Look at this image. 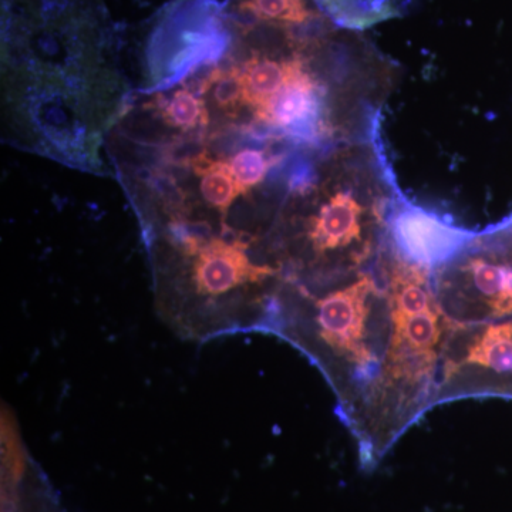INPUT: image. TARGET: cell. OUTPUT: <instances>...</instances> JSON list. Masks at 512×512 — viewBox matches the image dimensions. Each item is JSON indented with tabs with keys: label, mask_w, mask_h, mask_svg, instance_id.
I'll list each match as a JSON object with an SVG mask.
<instances>
[{
	"label": "cell",
	"mask_w": 512,
	"mask_h": 512,
	"mask_svg": "<svg viewBox=\"0 0 512 512\" xmlns=\"http://www.w3.org/2000/svg\"><path fill=\"white\" fill-rule=\"evenodd\" d=\"M156 309L180 338L207 342L245 328L249 291L275 275L234 231L170 227L153 242Z\"/></svg>",
	"instance_id": "cell-1"
},
{
	"label": "cell",
	"mask_w": 512,
	"mask_h": 512,
	"mask_svg": "<svg viewBox=\"0 0 512 512\" xmlns=\"http://www.w3.org/2000/svg\"><path fill=\"white\" fill-rule=\"evenodd\" d=\"M192 173L198 177L202 204L221 218L225 225L229 210L238 197L245 195L225 158L200 156L191 160Z\"/></svg>",
	"instance_id": "cell-10"
},
{
	"label": "cell",
	"mask_w": 512,
	"mask_h": 512,
	"mask_svg": "<svg viewBox=\"0 0 512 512\" xmlns=\"http://www.w3.org/2000/svg\"><path fill=\"white\" fill-rule=\"evenodd\" d=\"M234 39L231 20L217 0H171L154 20L147 53L157 69L177 72L215 59Z\"/></svg>",
	"instance_id": "cell-2"
},
{
	"label": "cell",
	"mask_w": 512,
	"mask_h": 512,
	"mask_svg": "<svg viewBox=\"0 0 512 512\" xmlns=\"http://www.w3.org/2000/svg\"><path fill=\"white\" fill-rule=\"evenodd\" d=\"M305 45L296 46L292 57L279 59L266 50H252L247 60L238 64L244 87V106L259 111L284 87L299 59V50Z\"/></svg>",
	"instance_id": "cell-8"
},
{
	"label": "cell",
	"mask_w": 512,
	"mask_h": 512,
	"mask_svg": "<svg viewBox=\"0 0 512 512\" xmlns=\"http://www.w3.org/2000/svg\"><path fill=\"white\" fill-rule=\"evenodd\" d=\"M156 107L164 123L177 128L181 133L198 130L207 126L210 121V113L200 97V90L198 93L187 87L174 90L168 96L160 97V101H156Z\"/></svg>",
	"instance_id": "cell-14"
},
{
	"label": "cell",
	"mask_w": 512,
	"mask_h": 512,
	"mask_svg": "<svg viewBox=\"0 0 512 512\" xmlns=\"http://www.w3.org/2000/svg\"><path fill=\"white\" fill-rule=\"evenodd\" d=\"M326 16L345 28H366L399 15L400 0H315Z\"/></svg>",
	"instance_id": "cell-12"
},
{
	"label": "cell",
	"mask_w": 512,
	"mask_h": 512,
	"mask_svg": "<svg viewBox=\"0 0 512 512\" xmlns=\"http://www.w3.org/2000/svg\"><path fill=\"white\" fill-rule=\"evenodd\" d=\"M228 163L244 194L262 183L269 170V158L264 151L255 148L238 151L235 156L228 158Z\"/></svg>",
	"instance_id": "cell-15"
},
{
	"label": "cell",
	"mask_w": 512,
	"mask_h": 512,
	"mask_svg": "<svg viewBox=\"0 0 512 512\" xmlns=\"http://www.w3.org/2000/svg\"><path fill=\"white\" fill-rule=\"evenodd\" d=\"M390 229L403 258L423 271L450 261L473 241V235L420 208L407 207L397 212Z\"/></svg>",
	"instance_id": "cell-4"
},
{
	"label": "cell",
	"mask_w": 512,
	"mask_h": 512,
	"mask_svg": "<svg viewBox=\"0 0 512 512\" xmlns=\"http://www.w3.org/2000/svg\"><path fill=\"white\" fill-rule=\"evenodd\" d=\"M372 291L369 278L329 293L315 302L316 332L322 342L353 362L365 363L370 353L365 345V326L369 308L367 298Z\"/></svg>",
	"instance_id": "cell-3"
},
{
	"label": "cell",
	"mask_w": 512,
	"mask_h": 512,
	"mask_svg": "<svg viewBox=\"0 0 512 512\" xmlns=\"http://www.w3.org/2000/svg\"><path fill=\"white\" fill-rule=\"evenodd\" d=\"M322 90L305 67L298 62L284 87L272 97L255 117L269 127L281 128L295 136H312L319 127Z\"/></svg>",
	"instance_id": "cell-5"
},
{
	"label": "cell",
	"mask_w": 512,
	"mask_h": 512,
	"mask_svg": "<svg viewBox=\"0 0 512 512\" xmlns=\"http://www.w3.org/2000/svg\"><path fill=\"white\" fill-rule=\"evenodd\" d=\"M362 207L349 192H338L308 222V238L316 254L345 248L360 237Z\"/></svg>",
	"instance_id": "cell-7"
},
{
	"label": "cell",
	"mask_w": 512,
	"mask_h": 512,
	"mask_svg": "<svg viewBox=\"0 0 512 512\" xmlns=\"http://www.w3.org/2000/svg\"><path fill=\"white\" fill-rule=\"evenodd\" d=\"M466 272L485 308L497 319L512 316V248L505 255L470 259Z\"/></svg>",
	"instance_id": "cell-9"
},
{
	"label": "cell",
	"mask_w": 512,
	"mask_h": 512,
	"mask_svg": "<svg viewBox=\"0 0 512 512\" xmlns=\"http://www.w3.org/2000/svg\"><path fill=\"white\" fill-rule=\"evenodd\" d=\"M466 362L512 382V319L488 325L471 343Z\"/></svg>",
	"instance_id": "cell-11"
},
{
	"label": "cell",
	"mask_w": 512,
	"mask_h": 512,
	"mask_svg": "<svg viewBox=\"0 0 512 512\" xmlns=\"http://www.w3.org/2000/svg\"><path fill=\"white\" fill-rule=\"evenodd\" d=\"M232 26L248 30L265 26L299 30L328 18L309 5V0H227L225 8Z\"/></svg>",
	"instance_id": "cell-6"
},
{
	"label": "cell",
	"mask_w": 512,
	"mask_h": 512,
	"mask_svg": "<svg viewBox=\"0 0 512 512\" xmlns=\"http://www.w3.org/2000/svg\"><path fill=\"white\" fill-rule=\"evenodd\" d=\"M436 309L412 316H393L392 352L434 353L440 339Z\"/></svg>",
	"instance_id": "cell-13"
}]
</instances>
